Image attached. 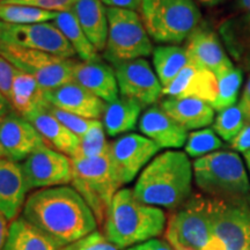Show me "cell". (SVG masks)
<instances>
[{
	"label": "cell",
	"instance_id": "cell-38",
	"mask_svg": "<svg viewBox=\"0 0 250 250\" xmlns=\"http://www.w3.org/2000/svg\"><path fill=\"white\" fill-rule=\"evenodd\" d=\"M62 250H117V248L109 242L107 237L103 236L101 233L93 232Z\"/></svg>",
	"mask_w": 250,
	"mask_h": 250
},
{
	"label": "cell",
	"instance_id": "cell-15",
	"mask_svg": "<svg viewBox=\"0 0 250 250\" xmlns=\"http://www.w3.org/2000/svg\"><path fill=\"white\" fill-rule=\"evenodd\" d=\"M189 62L211 71L219 78L234 67L213 30L198 26L187 39L186 46Z\"/></svg>",
	"mask_w": 250,
	"mask_h": 250
},
{
	"label": "cell",
	"instance_id": "cell-51",
	"mask_svg": "<svg viewBox=\"0 0 250 250\" xmlns=\"http://www.w3.org/2000/svg\"><path fill=\"white\" fill-rule=\"evenodd\" d=\"M0 42H1V29H0Z\"/></svg>",
	"mask_w": 250,
	"mask_h": 250
},
{
	"label": "cell",
	"instance_id": "cell-9",
	"mask_svg": "<svg viewBox=\"0 0 250 250\" xmlns=\"http://www.w3.org/2000/svg\"><path fill=\"white\" fill-rule=\"evenodd\" d=\"M249 247L248 199L212 197V237L205 250H245Z\"/></svg>",
	"mask_w": 250,
	"mask_h": 250
},
{
	"label": "cell",
	"instance_id": "cell-20",
	"mask_svg": "<svg viewBox=\"0 0 250 250\" xmlns=\"http://www.w3.org/2000/svg\"><path fill=\"white\" fill-rule=\"evenodd\" d=\"M73 81L85 87L105 103H111L118 99L120 89L114 68L101 59L83 62H74Z\"/></svg>",
	"mask_w": 250,
	"mask_h": 250
},
{
	"label": "cell",
	"instance_id": "cell-24",
	"mask_svg": "<svg viewBox=\"0 0 250 250\" xmlns=\"http://www.w3.org/2000/svg\"><path fill=\"white\" fill-rule=\"evenodd\" d=\"M71 12L94 48L104 51L108 40L107 7L100 0H77Z\"/></svg>",
	"mask_w": 250,
	"mask_h": 250
},
{
	"label": "cell",
	"instance_id": "cell-11",
	"mask_svg": "<svg viewBox=\"0 0 250 250\" xmlns=\"http://www.w3.org/2000/svg\"><path fill=\"white\" fill-rule=\"evenodd\" d=\"M1 42L39 50L61 58H73L76 51L54 23L11 24L0 21Z\"/></svg>",
	"mask_w": 250,
	"mask_h": 250
},
{
	"label": "cell",
	"instance_id": "cell-35",
	"mask_svg": "<svg viewBox=\"0 0 250 250\" xmlns=\"http://www.w3.org/2000/svg\"><path fill=\"white\" fill-rule=\"evenodd\" d=\"M109 144L105 140V130L100 121L90 127L85 136L80 138L79 148L73 158H95L107 151Z\"/></svg>",
	"mask_w": 250,
	"mask_h": 250
},
{
	"label": "cell",
	"instance_id": "cell-19",
	"mask_svg": "<svg viewBox=\"0 0 250 250\" xmlns=\"http://www.w3.org/2000/svg\"><path fill=\"white\" fill-rule=\"evenodd\" d=\"M139 130L160 148H180L186 145L188 131L174 121L161 105H152L142 115Z\"/></svg>",
	"mask_w": 250,
	"mask_h": 250
},
{
	"label": "cell",
	"instance_id": "cell-2",
	"mask_svg": "<svg viewBox=\"0 0 250 250\" xmlns=\"http://www.w3.org/2000/svg\"><path fill=\"white\" fill-rule=\"evenodd\" d=\"M193 168L187 153L166 151L140 173L133 193L151 206L177 208L191 197Z\"/></svg>",
	"mask_w": 250,
	"mask_h": 250
},
{
	"label": "cell",
	"instance_id": "cell-17",
	"mask_svg": "<svg viewBox=\"0 0 250 250\" xmlns=\"http://www.w3.org/2000/svg\"><path fill=\"white\" fill-rule=\"evenodd\" d=\"M46 99L54 107L87 120H99L102 117L107 104L103 100L74 81L48 90Z\"/></svg>",
	"mask_w": 250,
	"mask_h": 250
},
{
	"label": "cell",
	"instance_id": "cell-13",
	"mask_svg": "<svg viewBox=\"0 0 250 250\" xmlns=\"http://www.w3.org/2000/svg\"><path fill=\"white\" fill-rule=\"evenodd\" d=\"M160 149L147 137L137 133L125 134L109 144L112 167L122 186L132 182Z\"/></svg>",
	"mask_w": 250,
	"mask_h": 250
},
{
	"label": "cell",
	"instance_id": "cell-18",
	"mask_svg": "<svg viewBox=\"0 0 250 250\" xmlns=\"http://www.w3.org/2000/svg\"><path fill=\"white\" fill-rule=\"evenodd\" d=\"M218 93V80L214 73L196 65L189 64L177 74L167 87L162 88V95L167 98H196L210 104Z\"/></svg>",
	"mask_w": 250,
	"mask_h": 250
},
{
	"label": "cell",
	"instance_id": "cell-29",
	"mask_svg": "<svg viewBox=\"0 0 250 250\" xmlns=\"http://www.w3.org/2000/svg\"><path fill=\"white\" fill-rule=\"evenodd\" d=\"M52 23L62 31V35L66 37V40L70 42L76 54L83 62L100 59L98 50L94 48V45L90 43L88 37L86 36L83 28L78 22L76 15L72 13L71 11L59 12Z\"/></svg>",
	"mask_w": 250,
	"mask_h": 250
},
{
	"label": "cell",
	"instance_id": "cell-46",
	"mask_svg": "<svg viewBox=\"0 0 250 250\" xmlns=\"http://www.w3.org/2000/svg\"><path fill=\"white\" fill-rule=\"evenodd\" d=\"M234 6H235L236 11L245 13V12L250 11V0H235Z\"/></svg>",
	"mask_w": 250,
	"mask_h": 250
},
{
	"label": "cell",
	"instance_id": "cell-49",
	"mask_svg": "<svg viewBox=\"0 0 250 250\" xmlns=\"http://www.w3.org/2000/svg\"><path fill=\"white\" fill-rule=\"evenodd\" d=\"M5 156H7V155H6L5 149L2 148V146H1V145H0V159H1V158H5Z\"/></svg>",
	"mask_w": 250,
	"mask_h": 250
},
{
	"label": "cell",
	"instance_id": "cell-48",
	"mask_svg": "<svg viewBox=\"0 0 250 250\" xmlns=\"http://www.w3.org/2000/svg\"><path fill=\"white\" fill-rule=\"evenodd\" d=\"M243 158H245L247 168H248L249 175H250V149H249V151H247V152L243 153Z\"/></svg>",
	"mask_w": 250,
	"mask_h": 250
},
{
	"label": "cell",
	"instance_id": "cell-10",
	"mask_svg": "<svg viewBox=\"0 0 250 250\" xmlns=\"http://www.w3.org/2000/svg\"><path fill=\"white\" fill-rule=\"evenodd\" d=\"M0 56L13 66L30 74L46 90H51L73 81L74 61L0 42Z\"/></svg>",
	"mask_w": 250,
	"mask_h": 250
},
{
	"label": "cell",
	"instance_id": "cell-12",
	"mask_svg": "<svg viewBox=\"0 0 250 250\" xmlns=\"http://www.w3.org/2000/svg\"><path fill=\"white\" fill-rule=\"evenodd\" d=\"M112 68L123 98L134 100L142 107L154 104L160 99L162 85L145 58L117 62Z\"/></svg>",
	"mask_w": 250,
	"mask_h": 250
},
{
	"label": "cell",
	"instance_id": "cell-3",
	"mask_svg": "<svg viewBox=\"0 0 250 250\" xmlns=\"http://www.w3.org/2000/svg\"><path fill=\"white\" fill-rule=\"evenodd\" d=\"M165 226L161 208L139 202L131 189H121L105 217V237L116 248L124 249L161 235Z\"/></svg>",
	"mask_w": 250,
	"mask_h": 250
},
{
	"label": "cell",
	"instance_id": "cell-30",
	"mask_svg": "<svg viewBox=\"0 0 250 250\" xmlns=\"http://www.w3.org/2000/svg\"><path fill=\"white\" fill-rule=\"evenodd\" d=\"M220 33L235 57L239 58L240 54L245 51L250 55V11L242 13L236 20L225 22Z\"/></svg>",
	"mask_w": 250,
	"mask_h": 250
},
{
	"label": "cell",
	"instance_id": "cell-7",
	"mask_svg": "<svg viewBox=\"0 0 250 250\" xmlns=\"http://www.w3.org/2000/svg\"><path fill=\"white\" fill-rule=\"evenodd\" d=\"M107 17L108 40L103 56L111 65L152 54L151 39L137 12L107 7Z\"/></svg>",
	"mask_w": 250,
	"mask_h": 250
},
{
	"label": "cell",
	"instance_id": "cell-45",
	"mask_svg": "<svg viewBox=\"0 0 250 250\" xmlns=\"http://www.w3.org/2000/svg\"><path fill=\"white\" fill-rule=\"evenodd\" d=\"M9 108H11V104H9L8 100L0 92V117L7 114L9 111Z\"/></svg>",
	"mask_w": 250,
	"mask_h": 250
},
{
	"label": "cell",
	"instance_id": "cell-23",
	"mask_svg": "<svg viewBox=\"0 0 250 250\" xmlns=\"http://www.w3.org/2000/svg\"><path fill=\"white\" fill-rule=\"evenodd\" d=\"M46 92L33 76L19 70L12 86L9 104L18 115L27 118L34 112L45 110L49 107Z\"/></svg>",
	"mask_w": 250,
	"mask_h": 250
},
{
	"label": "cell",
	"instance_id": "cell-42",
	"mask_svg": "<svg viewBox=\"0 0 250 250\" xmlns=\"http://www.w3.org/2000/svg\"><path fill=\"white\" fill-rule=\"evenodd\" d=\"M127 250H173V248L169 243L162 241V240L151 239L148 241L131 247Z\"/></svg>",
	"mask_w": 250,
	"mask_h": 250
},
{
	"label": "cell",
	"instance_id": "cell-43",
	"mask_svg": "<svg viewBox=\"0 0 250 250\" xmlns=\"http://www.w3.org/2000/svg\"><path fill=\"white\" fill-rule=\"evenodd\" d=\"M239 105L242 109L243 114H245L247 122H250V74L248 77V80H247L245 88H243L241 98H240Z\"/></svg>",
	"mask_w": 250,
	"mask_h": 250
},
{
	"label": "cell",
	"instance_id": "cell-5",
	"mask_svg": "<svg viewBox=\"0 0 250 250\" xmlns=\"http://www.w3.org/2000/svg\"><path fill=\"white\" fill-rule=\"evenodd\" d=\"M140 17L156 42H183L199 26L202 13L195 0H142Z\"/></svg>",
	"mask_w": 250,
	"mask_h": 250
},
{
	"label": "cell",
	"instance_id": "cell-44",
	"mask_svg": "<svg viewBox=\"0 0 250 250\" xmlns=\"http://www.w3.org/2000/svg\"><path fill=\"white\" fill-rule=\"evenodd\" d=\"M8 234V219L0 212V250L5 246Z\"/></svg>",
	"mask_w": 250,
	"mask_h": 250
},
{
	"label": "cell",
	"instance_id": "cell-33",
	"mask_svg": "<svg viewBox=\"0 0 250 250\" xmlns=\"http://www.w3.org/2000/svg\"><path fill=\"white\" fill-rule=\"evenodd\" d=\"M246 123L247 118L242 109L239 104H234L232 107L218 111V115L214 117L213 130L221 139L230 144L243 129Z\"/></svg>",
	"mask_w": 250,
	"mask_h": 250
},
{
	"label": "cell",
	"instance_id": "cell-50",
	"mask_svg": "<svg viewBox=\"0 0 250 250\" xmlns=\"http://www.w3.org/2000/svg\"><path fill=\"white\" fill-rule=\"evenodd\" d=\"M247 199H248V203H249V206H250V193H249V196H248V198H247Z\"/></svg>",
	"mask_w": 250,
	"mask_h": 250
},
{
	"label": "cell",
	"instance_id": "cell-25",
	"mask_svg": "<svg viewBox=\"0 0 250 250\" xmlns=\"http://www.w3.org/2000/svg\"><path fill=\"white\" fill-rule=\"evenodd\" d=\"M26 120L29 121L39 131L45 144H49L58 152L70 155L71 158L77 154L80 138L71 130H68L64 124H62L55 116H52L46 109L34 112Z\"/></svg>",
	"mask_w": 250,
	"mask_h": 250
},
{
	"label": "cell",
	"instance_id": "cell-22",
	"mask_svg": "<svg viewBox=\"0 0 250 250\" xmlns=\"http://www.w3.org/2000/svg\"><path fill=\"white\" fill-rule=\"evenodd\" d=\"M161 108L187 131L204 129L214 122V109L201 99L167 98Z\"/></svg>",
	"mask_w": 250,
	"mask_h": 250
},
{
	"label": "cell",
	"instance_id": "cell-16",
	"mask_svg": "<svg viewBox=\"0 0 250 250\" xmlns=\"http://www.w3.org/2000/svg\"><path fill=\"white\" fill-rule=\"evenodd\" d=\"M0 145L9 160H26L31 153L46 145L34 125L18 114L0 117Z\"/></svg>",
	"mask_w": 250,
	"mask_h": 250
},
{
	"label": "cell",
	"instance_id": "cell-26",
	"mask_svg": "<svg viewBox=\"0 0 250 250\" xmlns=\"http://www.w3.org/2000/svg\"><path fill=\"white\" fill-rule=\"evenodd\" d=\"M142 108L140 103L123 96L116 101L107 103L102 124L108 136L115 137L136 129Z\"/></svg>",
	"mask_w": 250,
	"mask_h": 250
},
{
	"label": "cell",
	"instance_id": "cell-34",
	"mask_svg": "<svg viewBox=\"0 0 250 250\" xmlns=\"http://www.w3.org/2000/svg\"><path fill=\"white\" fill-rule=\"evenodd\" d=\"M223 142L213 129H201L193 131L188 136L184 149L188 156L198 159L217 152L223 147Z\"/></svg>",
	"mask_w": 250,
	"mask_h": 250
},
{
	"label": "cell",
	"instance_id": "cell-28",
	"mask_svg": "<svg viewBox=\"0 0 250 250\" xmlns=\"http://www.w3.org/2000/svg\"><path fill=\"white\" fill-rule=\"evenodd\" d=\"M189 64L186 49L179 45H159L153 49V65L162 88L167 87Z\"/></svg>",
	"mask_w": 250,
	"mask_h": 250
},
{
	"label": "cell",
	"instance_id": "cell-1",
	"mask_svg": "<svg viewBox=\"0 0 250 250\" xmlns=\"http://www.w3.org/2000/svg\"><path fill=\"white\" fill-rule=\"evenodd\" d=\"M23 218L61 248L89 235L98 226V220L83 196L66 186L31 193L24 204Z\"/></svg>",
	"mask_w": 250,
	"mask_h": 250
},
{
	"label": "cell",
	"instance_id": "cell-47",
	"mask_svg": "<svg viewBox=\"0 0 250 250\" xmlns=\"http://www.w3.org/2000/svg\"><path fill=\"white\" fill-rule=\"evenodd\" d=\"M199 2H202L203 5L210 6V7H213V6H217L219 4H223V2L226 1V0H198Z\"/></svg>",
	"mask_w": 250,
	"mask_h": 250
},
{
	"label": "cell",
	"instance_id": "cell-6",
	"mask_svg": "<svg viewBox=\"0 0 250 250\" xmlns=\"http://www.w3.org/2000/svg\"><path fill=\"white\" fill-rule=\"evenodd\" d=\"M72 184L83 196L99 224L107 217L109 206L122 184L115 174L109 147L95 158H71Z\"/></svg>",
	"mask_w": 250,
	"mask_h": 250
},
{
	"label": "cell",
	"instance_id": "cell-36",
	"mask_svg": "<svg viewBox=\"0 0 250 250\" xmlns=\"http://www.w3.org/2000/svg\"><path fill=\"white\" fill-rule=\"evenodd\" d=\"M46 110H48L52 116L57 118L62 124H64L68 130H71L74 134H77L79 138L85 136V134L88 132L90 127H93V125L96 123V121H99V120H87V118L77 116V115H73L71 114V112L62 110V109L56 108L51 104H49V107L46 108Z\"/></svg>",
	"mask_w": 250,
	"mask_h": 250
},
{
	"label": "cell",
	"instance_id": "cell-4",
	"mask_svg": "<svg viewBox=\"0 0 250 250\" xmlns=\"http://www.w3.org/2000/svg\"><path fill=\"white\" fill-rule=\"evenodd\" d=\"M197 187L214 198H245L250 193L248 173L241 156L217 151L196 159L192 165Z\"/></svg>",
	"mask_w": 250,
	"mask_h": 250
},
{
	"label": "cell",
	"instance_id": "cell-41",
	"mask_svg": "<svg viewBox=\"0 0 250 250\" xmlns=\"http://www.w3.org/2000/svg\"><path fill=\"white\" fill-rule=\"evenodd\" d=\"M100 1L109 7L130 9L134 12H140V7H142V0H100Z\"/></svg>",
	"mask_w": 250,
	"mask_h": 250
},
{
	"label": "cell",
	"instance_id": "cell-14",
	"mask_svg": "<svg viewBox=\"0 0 250 250\" xmlns=\"http://www.w3.org/2000/svg\"><path fill=\"white\" fill-rule=\"evenodd\" d=\"M21 166L28 190L61 187L72 182L71 159L48 145L31 153Z\"/></svg>",
	"mask_w": 250,
	"mask_h": 250
},
{
	"label": "cell",
	"instance_id": "cell-39",
	"mask_svg": "<svg viewBox=\"0 0 250 250\" xmlns=\"http://www.w3.org/2000/svg\"><path fill=\"white\" fill-rule=\"evenodd\" d=\"M18 71L17 67L0 56V92L7 100H9V96H11L12 86H13L15 74L18 73Z\"/></svg>",
	"mask_w": 250,
	"mask_h": 250
},
{
	"label": "cell",
	"instance_id": "cell-31",
	"mask_svg": "<svg viewBox=\"0 0 250 250\" xmlns=\"http://www.w3.org/2000/svg\"><path fill=\"white\" fill-rule=\"evenodd\" d=\"M57 12H50L26 5L0 4V21L11 24H34L54 21Z\"/></svg>",
	"mask_w": 250,
	"mask_h": 250
},
{
	"label": "cell",
	"instance_id": "cell-21",
	"mask_svg": "<svg viewBox=\"0 0 250 250\" xmlns=\"http://www.w3.org/2000/svg\"><path fill=\"white\" fill-rule=\"evenodd\" d=\"M28 191L22 166L9 159H0V212L8 221L17 217Z\"/></svg>",
	"mask_w": 250,
	"mask_h": 250
},
{
	"label": "cell",
	"instance_id": "cell-27",
	"mask_svg": "<svg viewBox=\"0 0 250 250\" xmlns=\"http://www.w3.org/2000/svg\"><path fill=\"white\" fill-rule=\"evenodd\" d=\"M50 237L41 232L23 217L8 227L7 239L2 250H62Z\"/></svg>",
	"mask_w": 250,
	"mask_h": 250
},
{
	"label": "cell",
	"instance_id": "cell-40",
	"mask_svg": "<svg viewBox=\"0 0 250 250\" xmlns=\"http://www.w3.org/2000/svg\"><path fill=\"white\" fill-rule=\"evenodd\" d=\"M230 147L234 151L245 153L250 149V122H247L243 129L230 143Z\"/></svg>",
	"mask_w": 250,
	"mask_h": 250
},
{
	"label": "cell",
	"instance_id": "cell-37",
	"mask_svg": "<svg viewBox=\"0 0 250 250\" xmlns=\"http://www.w3.org/2000/svg\"><path fill=\"white\" fill-rule=\"evenodd\" d=\"M77 0H4L0 4L26 5L50 12H68Z\"/></svg>",
	"mask_w": 250,
	"mask_h": 250
},
{
	"label": "cell",
	"instance_id": "cell-32",
	"mask_svg": "<svg viewBox=\"0 0 250 250\" xmlns=\"http://www.w3.org/2000/svg\"><path fill=\"white\" fill-rule=\"evenodd\" d=\"M218 93L212 108L220 111L223 109L236 104L239 92L243 81V72L240 67L234 66L232 70L227 71L223 76L217 78Z\"/></svg>",
	"mask_w": 250,
	"mask_h": 250
},
{
	"label": "cell",
	"instance_id": "cell-53",
	"mask_svg": "<svg viewBox=\"0 0 250 250\" xmlns=\"http://www.w3.org/2000/svg\"><path fill=\"white\" fill-rule=\"evenodd\" d=\"M1 1H4V0H0V2H1Z\"/></svg>",
	"mask_w": 250,
	"mask_h": 250
},
{
	"label": "cell",
	"instance_id": "cell-54",
	"mask_svg": "<svg viewBox=\"0 0 250 250\" xmlns=\"http://www.w3.org/2000/svg\"><path fill=\"white\" fill-rule=\"evenodd\" d=\"M248 61H250V57H249V59H248Z\"/></svg>",
	"mask_w": 250,
	"mask_h": 250
},
{
	"label": "cell",
	"instance_id": "cell-8",
	"mask_svg": "<svg viewBox=\"0 0 250 250\" xmlns=\"http://www.w3.org/2000/svg\"><path fill=\"white\" fill-rule=\"evenodd\" d=\"M212 237V198L191 195L171 213L166 239L175 250H205Z\"/></svg>",
	"mask_w": 250,
	"mask_h": 250
},
{
	"label": "cell",
	"instance_id": "cell-52",
	"mask_svg": "<svg viewBox=\"0 0 250 250\" xmlns=\"http://www.w3.org/2000/svg\"><path fill=\"white\" fill-rule=\"evenodd\" d=\"M245 250H250V247H249V248H247V249H245Z\"/></svg>",
	"mask_w": 250,
	"mask_h": 250
}]
</instances>
